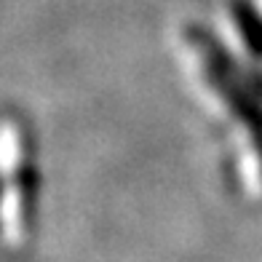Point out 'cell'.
Here are the masks:
<instances>
[{
	"label": "cell",
	"mask_w": 262,
	"mask_h": 262,
	"mask_svg": "<svg viewBox=\"0 0 262 262\" xmlns=\"http://www.w3.org/2000/svg\"><path fill=\"white\" fill-rule=\"evenodd\" d=\"M230 27L249 54L262 56V16L252 3L233 0L230 3Z\"/></svg>",
	"instance_id": "3957f363"
},
{
	"label": "cell",
	"mask_w": 262,
	"mask_h": 262,
	"mask_svg": "<svg viewBox=\"0 0 262 262\" xmlns=\"http://www.w3.org/2000/svg\"><path fill=\"white\" fill-rule=\"evenodd\" d=\"M0 177L6 180V222L14 233H25L38 201V163L32 137L19 118H6L0 123Z\"/></svg>",
	"instance_id": "7a4b0ae2"
},
{
	"label": "cell",
	"mask_w": 262,
	"mask_h": 262,
	"mask_svg": "<svg viewBox=\"0 0 262 262\" xmlns=\"http://www.w3.org/2000/svg\"><path fill=\"white\" fill-rule=\"evenodd\" d=\"M0 204H3V193H0Z\"/></svg>",
	"instance_id": "277c9868"
},
{
	"label": "cell",
	"mask_w": 262,
	"mask_h": 262,
	"mask_svg": "<svg viewBox=\"0 0 262 262\" xmlns=\"http://www.w3.org/2000/svg\"><path fill=\"white\" fill-rule=\"evenodd\" d=\"M185 51H187V59L193 64L204 91L214 102H220L222 110L228 115H233L238 121V126L246 131L249 147L254 152L257 169L262 177V113L254 104L252 94L244 89L238 70L233 67L228 54L220 46L211 43V38L204 30H187L185 32Z\"/></svg>",
	"instance_id": "6da1fadb"
}]
</instances>
